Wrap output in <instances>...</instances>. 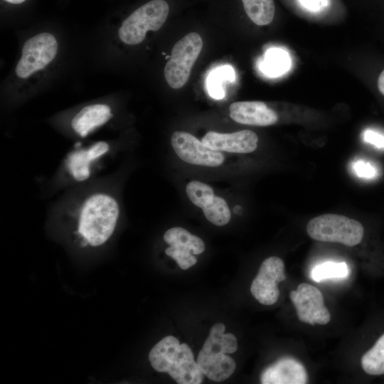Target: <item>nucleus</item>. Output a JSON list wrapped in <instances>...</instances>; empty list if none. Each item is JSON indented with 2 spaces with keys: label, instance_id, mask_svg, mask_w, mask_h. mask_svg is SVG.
<instances>
[{
  "label": "nucleus",
  "instance_id": "1",
  "mask_svg": "<svg viewBox=\"0 0 384 384\" xmlns=\"http://www.w3.org/2000/svg\"><path fill=\"white\" fill-rule=\"evenodd\" d=\"M77 233L84 245L97 247L111 237L119 216V206L112 194L97 191L85 196L74 208Z\"/></svg>",
  "mask_w": 384,
  "mask_h": 384
},
{
  "label": "nucleus",
  "instance_id": "2",
  "mask_svg": "<svg viewBox=\"0 0 384 384\" xmlns=\"http://www.w3.org/2000/svg\"><path fill=\"white\" fill-rule=\"evenodd\" d=\"M149 360L154 370L169 373L178 384H200L203 380L190 347L173 336L159 341L150 351Z\"/></svg>",
  "mask_w": 384,
  "mask_h": 384
},
{
  "label": "nucleus",
  "instance_id": "3",
  "mask_svg": "<svg viewBox=\"0 0 384 384\" xmlns=\"http://www.w3.org/2000/svg\"><path fill=\"white\" fill-rule=\"evenodd\" d=\"M225 330L223 324H214L197 358L203 375L217 382L228 379L236 368L235 361L226 353L237 351V339L230 333L224 334Z\"/></svg>",
  "mask_w": 384,
  "mask_h": 384
},
{
  "label": "nucleus",
  "instance_id": "4",
  "mask_svg": "<svg viewBox=\"0 0 384 384\" xmlns=\"http://www.w3.org/2000/svg\"><path fill=\"white\" fill-rule=\"evenodd\" d=\"M306 232L315 240L338 242L351 247L362 241L364 228L356 220L329 213L311 219L306 225Z\"/></svg>",
  "mask_w": 384,
  "mask_h": 384
},
{
  "label": "nucleus",
  "instance_id": "5",
  "mask_svg": "<svg viewBox=\"0 0 384 384\" xmlns=\"http://www.w3.org/2000/svg\"><path fill=\"white\" fill-rule=\"evenodd\" d=\"M169 11L164 0H152L135 10L122 23L118 35L128 45L142 43L147 31H156L166 21Z\"/></svg>",
  "mask_w": 384,
  "mask_h": 384
},
{
  "label": "nucleus",
  "instance_id": "6",
  "mask_svg": "<svg viewBox=\"0 0 384 384\" xmlns=\"http://www.w3.org/2000/svg\"><path fill=\"white\" fill-rule=\"evenodd\" d=\"M202 48L203 40L196 32L188 33L174 45L164 71L171 87L179 89L188 82Z\"/></svg>",
  "mask_w": 384,
  "mask_h": 384
},
{
  "label": "nucleus",
  "instance_id": "7",
  "mask_svg": "<svg viewBox=\"0 0 384 384\" xmlns=\"http://www.w3.org/2000/svg\"><path fill=\"white\" fill-rule=\"evenodd\" d=\"M58 43L52 34L41 33L28 39L22 48L21 57L16 67V74L27 78L44 68L55 57Z\"/></svg>",
  "mask_w": 384,
  "mask_h": 384
},
{
  "label": "nucleus",
  "instance_id": "8",
  "mask_svg": "<svg viewBox=\"0 0 384 384\" xmlns=\"http://www.w3.org/2000/svg\"><path fill=\"white\" fill-rule=\"evenodd\" d=\"M289 297L294 305L298 319L311 325H325L331 320L329 311L324 305L321 291L308 283H302Z\"/></svg>",
  "mask_w": 384,
  "mask_h": 384
},
{
  "label": "nucleus",
  "instance_id": "9",
  "mask_svg": "<svg viewBox=\"0 0 384 384\" xmlns=\"http://www.w3.org/2000/svg\"><path fill=\"white\" fill-rule=\"evenodd\" d=\"M285 278L282 260L275 256L270 257L263 261L252 282L251 294L260 304L272 305L279 297L278 284Z\"/></svg>",
  "mask_w": 384,
  "mask_h": 384
},
{
  "label": "nucleus",
  "instance_id": "10",
  "mask_svg": "<svg viewBox=\"0 0 384 384\" xmlns=\"http://www.w3.org/2000/svg\"><path fill=\"white\" fill-rule=\"evenodd\" d=\"M173 149L177 156L188 164L215 167L224 161V156L219 151L210 149L191 134L174 132L171 138Z\"/></svg>",
  "mask_w": 384,
  "mask_h": 384
},
{
  "label": "nucleus",
  "instance_id": "11",
  "mask_svg": "<svg viewBox=\"0 0 384 384\" xmlns=\"http://www.w3.org/2000/svg\"><path fill=\"white\" fill-rule=\"evenodd\" d=\"M110 144L103 141L71 151L64 164V169L68 178L75 182L88 179L98 166L100 161L110 152Z\"/></svg>",
  "mask_w": 384,
  "mask_h": 384
},
{
  "label": "nucleus",
  "instance_id": "12",
  "mask_svg": "<svg viewBox=\"0 0 384 384\" xmlns=\"http://www.w3.org/2000/svg\"><path fill=\"white\" fill-rule=\"evenodd\" d=\"M202 142L213 150L246 154L257 149L258 137L254 132L247 129L229 134L208 132Z\"/></svg>",
  "mask_w": 384,
  "mask_h": 384
},
{
  "label": "nucleus",
  "instance_id": "13",
  "mask_svg": "<svg viewBox=\"0 0 384 384\" xmlns=\"http://www.w3.org/2000/svg\"><path fill=\"white\" fill-rule=\"evenodd\" d=\"M308 375L297 360L284 357L265 368L260 375L262 384H305Z\"/></svg>",
  "mask_w": 384,
  "mask_h": 384
},
{
  "label": "nucleus",
  "instance_id": "14",
  "mask_svg": "<svg viewBox=\"0 0 384 384\" xmlns=\"http://www.w3.org/2000/svg\"><path fill=\"white\" fill-rule=\"evenodd\" d=\"M230 117L235 122L247 125L269 126L278 120L277 113L260 101H242L232 103Z\"/></svg>",
  "mask_w": 384,
  "mask_h": 384
},
{
  "label": "nucleus",
  "instance_id": "15",
  "mask_svg": "<svg viewBox=\"0 0 384 384\" xmlns=\"http://www.w3.org/2000/svg\"><path fill=\"white\" fill-rule=\"evenodd\" d=\"M112 117L111 108L105 104L87 105L78 112L71 121L73 129L81 137L103 125Z\"/></svg>",
  "mask_w": 384,
  "mask_h": 384
},
{
  "label": "nucleus",
  "instance_id": "16",
  "mask_svg": "<svg viewBox=\"0 0 384 384\" xmlns=\"http://www.w3.org/2000/svg\"><path fill=\"white\" fill-rule=\"evenodd\" d=\"M164 240L169 245L186 247L193 255H199L205 250V244L200 238L180 227L169 229L164 235Z\"/></svg>",
  "mask_w": 384,
  "mask_h": 384
},
{
  "label": "nucleus",
  "instance_id": "17",
  "mask_svg": "<svg viewBox=\"0 0 384 384\" xmlns=\"http://www.w3.org/2000/svg\"><path fill=\"white\" fill-rule=\"evenodd\" d=\"M245 13L258 26L270 23L274 18L275 6L273 0H242Z\"/></svg>",
  "mask_w": 384,
  "mask_h": 384
},
{
  "label": "nucleus",
  "instance_id": "18",
  "mask_svg": "<svg viewBox=\"0 0 384 384\" xmlns=\"http://www.w3.org/2000/svg\"><path fill=\"white\" fill-rule=\"evenodd\" d=\"M235 79L234 69L229 65L219 66L213 70L207 78V89L208 94L216 100L223 99L225 97L223 82H233Z\"/></svg>",
  "mask_w": 384,
  "mask_h": 384
},
{
  "label": "nucleus",
  "instance_id": "19",
  "mask_svg": "<svg viewBox=\"0 0 384 384\" xmlns=\"http://www.w3.org/2000/svg\"><path fill=\"white\" fill-rule=\"evenodd\" d=\"M361 366L367 374H384V334L379 337L373 346L363 354Z\"/></svg>",
  "mask_w": 384,
  "mask_h": 384
},
{
  "label": "nucleus",
  "instance_id": "20",
  "mask_svg": "<svg viewBox=\"0 0 384 384\" xmlns=\"http://www.w3.org/2000/svg\"><path fill=\"white\" fill-rule=\"evenodd\" d=\"M289 55L280 48H271L266 52L260 68L270 76H278L286 72L290 65Z\"/></svg>",
  "mask_w": 384,
  "mask_h": 384
},
{
  "label": "nucleus",
  "instance_id": "21",
  "mask_svg": "<svg viewBox=\"0 0 384 384\" xmlns=\"http://www.w3.org/2000/svg\"><path fill=\"white\" fill-rule=\"evenodd\" d=\"M348 267L344 262L327 261L315 266L311 271V278L315 282L348 277Z\"/></svg>",
  "mask_w": 384,
  "mask_h": 384
},
{
  "label": "nucleus",
  "instance_id": "22",
  "mask_svg": "<svg viewBox=\"0 0 384 384\" xmlns=\"http://www.w3.org/2000/svg\"><path fill=\"white\" fill-rule=\"evenodd\" d=\"M202 209L206 219L215 225H225L230 220V209L221 197L214 196L213 201Z\"/></svg>",
  "mask_w": 384,
  "mask_h": 384
},
{
  "label": "nucleus",
  "instance_id": "23",
  "mask_svg": "<svg viewBox=\"0 0 384 384\" xmlns=\"http://www.w3.org/2000/svg\"><path fill=\"white\" fill-rule=\"evenodd\" d=\"M186 192L190 201L201 208L210 203L215 196L209 185L198 181L189 182L186 185Z\"/></svg>",
  "mask_w": 384,
  "mask_h": 384
},
{
  "label": "nucleus",
  "instance_id": "24",
  "mask_svg": "<svg viewBox=\"0 0 384 384\" xmlns=\"http://www.w3.org/2000/svg\"><path fill=\"white\" fill-rule=\"evenodd\" d=\"M165 253L175 260L182 270H187L197 262L191 251L182 246L170 245L166 249Z\"/></svg>",
  "mask_w": 384,
  "mask_h": 384
},
{
  "label": "nucleus",
  "instance_id": "25",
  "mask_svg": "<svg viewBox=\"0 0 384 384\" xmlns=\"http://www.w3.org/2000/svg\"><path fill=\"white\" fill-rule=\"evenodd\" d=\"M353 172L361 178H373L377 175V170L370 163L358 160L353 163L352 165Z\"/></svg>",
  "mask_w": 384,
  "mask_h": 384
},
{
  "label": "nucleus",
  "instance_id": "26",
  "mask_svg": "<svg viewBox=\"0 0 384 384\" xmlns=\"http://www.w3.org/2000/svg\"><path fill=\"white\" fill-rule=\"evenodd\" d=\"M299 4L306 10L317 13L323 11L329 5V0H297Z\"/></svg>",
  "mask_w": 384,
  "mask_h": 384
},
{
  "label": "nucleus",
  "instance_id": "27",
  "mask_svg": "<svg viewBox=\"0 0 384 384\" xmlns=\"http://www.w3.org/2000/svg\"><path fill=\"white\" fill-rule=\"evenodd\" d=\"M363 139L377 148L384 149V135L378 132L367 129L363 133Z\"/></svg>",
  "mask_w": 384,
  "mask_h": 384
},
{
  "label": "nucleus",
  "instance_id": "28",
  "mask_svg": "<svg viewBox=\"0 0 384 384\" xmlns=\"http://www.w3.org/2000/svg\"><path fill=\"white\" fill-rule=\"evenodd\" d=\"M378 87L380 93L384 95V70L382 71L378 78Z\"/></svg>",
  "mask_w": 384,
  "mask_h": 384
},
{
  "label": "nucleus",
  "instance_id": "29",
  "mask_svg": "<svg viewBox=\"0 0 384 384\" xmlns=\"http://www.w3.org/2000/svg\"><path fill=\"white\" fill-rule=\"evenodd\" d=\"M9 3H11V4H21V3H23V1H25L26 0H4Z\"/></svg>",
  "mask_w": 384,
  "mask_h": 384
},
{
  "label": "nucleus",
  "instance_id": "30",
  "mask_svg": "<svg viewBox=\"0 0 384 384\" xmlns=\"http://www.w3.org/2000/svg\"><path fill=\"white\" fill-rule=\"evenodd\" d=\"M241 210H242L241 207H240V206H235V207L234 208V212H235V213H240Z\"/></svg>",
  "mask_w": 384,
  "mask_h": 384
}]
</instances>
